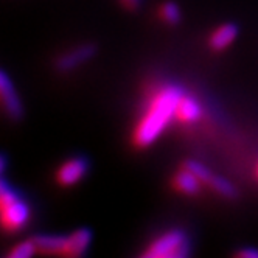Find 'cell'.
Instances as JSON below:
<instances>
[{"instance_id": "1", "label": "cell", "mask_w": 258, "mask_h": 258, "mask_svg": "<svg viewBox=\"0 0 258 258\" xmlns=\"http://www.w3.org/2000/svg\"><path fill=\"white\" fill-rule=\"evenodd\" d=\"M182 95L183 90L176 84H163L154 90L133 133V142L137 148H148L167 131L176 120Z\"/></svg>"}, {"instance_id": "2", "label": "cell", "mask_w": 258, "mask_h": 258, "mask_svg": "<svg viewBox=\"0 0 258 258\" xmlns=\"http://www.w3.org/2000/svg\"><path fill=\"white\" fill-rule=\"evenodd\" d=\"M0 212L2 226L7 232H21L30 221V207L27 202L14 191L7 180L0 185Z\"/></svg>"}, {"instance_id": "3", "label": "cell", "mask_w": 258, "mask_h": 258, "mask_svg": "<svg viewBox=\"0 0 258 258\" xmlns=\"http://www.w3.org/2000/svg\"><path fill=\"white\" fill-rule=\"evenodd\" d=\"M187 255H190V239L180 229L163 232L142 253L145 258H183Z\"/></svg>"}, {"instance_id": "4", "label": "cell", "mask_w": 258, "mask_h": 258, "mask_svg": "<svg viewBox=\"0 0 258 258\" xmlns=\"http://www.w3.org/2000/svg\"><path fill=\"white\" fill-rule=\"evenodd\" d=\"M183 167L193 171L201 179L202 183H206L207 187H210L219 196L227 198V199H233L236 196V188L232 185V182H229L227 179L221 177V176L213 174L204 163H201L198 160H187L183 163Z\"/></svg>"}, {"instance_id": "5", "label": "cell", "mask_w": 258, "mask_h": 258, "mask_svg": "<svg viewBox=\"0 0 258 258\" xmlns=\"http://www.w3.org/2000/svg\"><path fill=\"white\" fill-rule=\"evenodd\" d=\"M95 53H97V47L94 44H81L58 56V59L54 61V67H56L58 72H64V73L72 72L81 67L83 64L89 62L95 56Z\"/></svg>"}, {"instance_id": "6", "label": "cell", "mask_w": 258, "mask_h": 258, "mask_svg": "<svg viewBox=\"0 0 258 258\" xmlns=\"http://www.w3.org/2000/svg\"><path fill=\"white\" fill-rule=\"evenodd\" d=\"M0 98H2V106L8 118L11 120L22 118L24 107H22L19 94H17L13 81L10 80V77L5 72H2V75H0Z\"/></svg>"}, {"instance_id": "7", "label": "cell", "mask_w": 258, "mask_h": 258, "mask_svg": "<svg viewBox=\"0 0 258 258\" xmlns=\"http://www.w3.org/2000/svg\"><path fill=\"white\" fill-rule=\"evenodd\" d=\"M89 170V162L84 157H72L66 160L56 171V180L62 187H73L84 179Z\"/></svg>"}, {"instance_id": "8", "label": "cell", "mask_w": 258, "mask_h": 258, "mask_svg": "<svg viewBox=\"0 0 258 258\" xmlns=\"http://www.w3.org/2000/svg\"><path fill=\"white\" fill-rule=\"evenodd\" d=\"M201 117H202L201 103L195 97L187 95L185 92H183V95H182V98L179 101V106H177L176 120L179 123H182V124H193Z\"/></svg>"}, {"instance_id": "9", "label": "cell", "mask_w": 258, "mask_h": 258, "mask_svg": "<svg viewBox=\"0 0 258 258\" xmlns=\"http://www.w3.org/2000/svg\"><path fill=\"white\" fill-rule=\"evenodd\" d=\"M92 241V233L89 229H78L75 232H72L67 236V241H66V252L64 256H83Z\"/></svg>"}, {"instance_id": "10", "label": "cell", "mask_w": 258, "mask_h": 258, "mask_svg": "<svg viewBox=\"0 0 258 258\" xmlns=\"http://www.w3.org/2000/svg\"><path fill=\"white\" fill-rule=\"evenodd\" d=\"M238 36V27L235 24H223L219 25L209 38V45L213 51H224Z\"/></svg>"}, {"instance_id": "11", "label": "cell", "mask_w": 258, "mask_h": 258, "mask_svg": "<svg viewBox=\"0 0 258 258\" xmlns=\"http://www.w3.org/2000/svg\"><path fill=\"white\" fill-rule=\"evenodd\" d=\"M201 185H202L201 179L185 167H183L182 170H179L173 177V187L179 193L187 195V196L198 195L201 191Z\"/></svg>"}, {"instance_id": "12", "label": "cell", "mask_w": 258, "mask_h": 258, "mask_svg": "<svg viewBox=\"0 0 258 258\" xmlns=\"http://www.w3.org/2000/svg\"><path fill=\"white\" fill-rule=\"evenodd\" d=\"M34 244L38 252L45 255H64L67 236L62 235H38L34 236Z\"/></svg>"}, {"instance_id": "13", "label": "cell", "mask_w": 258, "mask_h": 258, "mask_svg": "<svg viewBox=\"0 0 258 258\" xmlns=\"http://www.w3.org/2000/svg\"><path fill=\"white\" fill-rule=\"evenodd\" d=\"M38 252V247L34 244V239H27V241L17 243L10 252L8 258H30Z\"/></svg>"}, {"instance_id": "14", "label": "cell", "mask_w": 258, "mask_h": 258, "mask_svg": "<svg viewBox=\"0 0 258 258\" xmlns=\"http://www.w3.org/2000/svg\"><path fill=\"white\" fill-rule=\"evenodd\" d=\"M160 17L168 25H176L180 21V10L174 2H165L160 7Z\"/></svg>"}, {"instance_id": "15", "label": "cell", "mask_w": 258, "mask_h": 258, "mask_svg": "<svg viewBox=\"0 0 258 258\" xmlns=\"http://www.w3.org/2000/svg\"><path fill=\"white\" fill-rule=\"evenodd\" d=\"M236 256L239 258H258V249L255 247H244L236 252Z\"/></svg>"}, {"instance_id": "16", "label": "cell", "mask_w": 258, "mask_h": 258, "mask_svg": "<svg viewBox=\"0 0 258 258\" xmlns=\"http://www.w3.org/2000/svg\"><path fill=\"white\" fill-rule=\"evenodd\" d=\"M120 4L126 10H137L142 5V0H120Z\"/></svg>"}, {"instance_id": "17", "label": "cell", "mask_w": 258, "mask_h": 258, "mask_svg": "<svg viewBox=\"0 0 258 258\" xmlns=\"http://www.w3.org/2000/svg\"><path fill=\"white\" fill-rule=\"evenodd\" d=\"M255 176H256V179H258V163H256V167H255Z\"/></svg>"}]
</instances>
